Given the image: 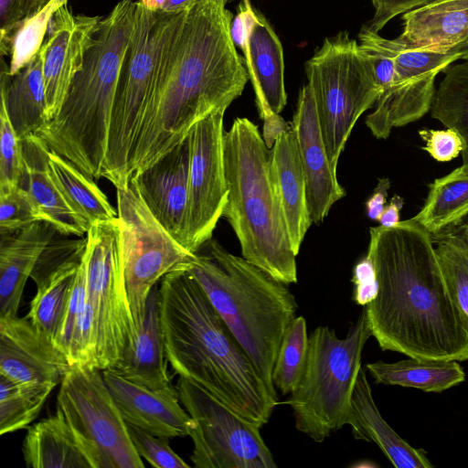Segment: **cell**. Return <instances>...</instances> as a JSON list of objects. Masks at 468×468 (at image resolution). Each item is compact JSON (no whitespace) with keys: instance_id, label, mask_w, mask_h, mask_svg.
<instances>
[{"instance_id":"obj_1","label":"cell","mask_w":468,"mask_h":468,"mask_svg":"<svg viewBox=\"0 0 468 468\" xmlns=\"http://www.w3.org/2000/svg\"><path fill=\"white\" fill-rule=\"evenodd\" d=\"M369 235L378 292L365 310L379 347L418 359L468 360V319L450 292L432 235L412 218L370 228Z\"/></svg>"},{"instance_id":"obj_2","label":"cell","mask_w":468,"mask_h":468,"mask_svg":"<svg viewBox=\"0 0 468 468\" xmlns=\"http://www.w3.org/2000/svg\"><path fill=\"white\" fill-rule=\"evenodd\" d=\"M227 0H195L170 37L158 85L131 162L132 176L184 141L193 126L227 110L249 80L231 36Z\"/></svg>"},{"instance_id":"obj_3","label":"cell","mask_w":468,"mask_h":468,"mask_svg":"<svg viewBox=\"0 0 468 468\" xmlns=\"http://www.w3.org/2000/svg\"><path fill=\"white\" fill-rule=\"evenodd\" d=\"M165 356L175 374L189 379L249 420L263 426L276 405L253 362L186 270L160 281Z\"/></svg>"},{"instance_id":"obj_4","label":"cell","mask_w":468,"mask_h":468,"mask_svg":"<svg viewBox=\"0 0 468 468\" xmlns=\"http://www.w3.org/2000/svg\"><path fill=\"white\" fill-rule=\"evenodd\" d=\"M136 1L101 20L58 113L37 133L50 150L92 178L102 176L117 85L134 27Z\"/></svg>"},{"instance_id":"obj_5","label":"cell","mask_w":468,"mask_h":468,"mask_svg":"<svg viewBox=\"0 0 468 468\" xmlns=\"http://www.w3.org/2000/svg\"><path fill=\"white\" fill-rule=\"evenodd\" d=\"M186 270L242 346L270 391L272 371L288 324L296 317L287 284L210 239Z\"/></svg>"},{"instance_id":"obj_6","label":"cell","mask_w":468,"mask_h":468,"mask_svg":"<svg viewBox=\"0 0 468 468\" xmlns=\"http://www.w3.org/2000/svg\"><path fill=\"white\" fill-rule=\"evenodd\" d=\"M224 158L229 193L223 217L242 257L284 284L297 282V255L271 177V148L248 118H236L225 133Z\"/></svg>"},{"instance_id":"obj_7","label":"cell","mask_w":468,"mask_h":468,"mask_svg":"<svg viewBox=\"0 0 468 468\" xmlns=\"http://www.w3.org/2000/svg\"><path fill=\"white\" fill-rule=\"evenodd\" d=\"M186 10L162 12L136 1L134 27L117 85L102 176L115 188L131 181L133 153L154 96L166 45Z\"/></svg>"},{"instance_id":"obj_8","label":"cell","mask_w":468,"mask_h":468,"mask_svg":"<svg viewBox=\"0 0 468 468\" xmlns=\"http://www.w3.org/2000/svg\"><path fill=\"white\" fill-rule=\"evenodd\" d=\"M370 336L365 307L346 337L338 338L328 326L316 327L309 336L302 378L283 403L291 406L296 429L314 441L350 426L352 392Z\"/></svg>"},{"instance_id":"obj_9","label":"cell","mask_w":468,"mask_h":468,"mask_svg":"<svg viewBox=\"0 0 468 468\" xmlns=\"http://www.w3.org/2000/svg\"><path fill=\"white\" fill-rule=\"evenodd\" d=\"M305 73L328 159L336 168L355 124L383 90L347 31L326 37L305 62Z\"/></svg>"},{"instance_id":"obj_10","label":"cell","mask_w":468,"mask_h":468,"mask_svg":"<svg viewBox=\"0 0 468 468\" xmlns=\"http://www.w3.org/2000/svg\"><path fill=\"white\" fill-rule=\"evenodd\" d=\"M86 238V297L91 317L93 367L116 368L137 337L118 218L92 225Z\"/></svg>"},{"instance_id":"obj_11","label":"cell","mask_w":468,"mask_h":468,"mask_svg":"<svg viewBox=\"0 0 468 468\" xmlns=\"http://www.w3.org/2000/svg\"><path fill=\"white\" fill-rule=\"evenodd\" d=\"M116 197L126 287L138 332L153 287L166 274L187 270L196 253L159 222L132 179L116 188Z\"/></svg>"},{"instance_id":"obj_12","label":"cell","mask_w":468,"mask_h":468,"mask_svg":"<svg viewBox=\"0 0 468 468\" xmlns=\"http://www.w3.org/2000/svg\"><path fill=\"white\" fill-rule=\"evenodd\" d=\"M179 399L193 420L191 461L197 468H275L259 424L242 417L197 383L179 377Z\"/></svg>"},{"instance_id":"obj_13","label":"cell","mask_w":468,"mask_h":468,"mask_svg":"<svg viewBox=\"0 0 468 468\" xmlns=\"http://www.w3.org/2000/svg\"><path fill=\"white\" fill-rule=\"evenodd\" d=\"M57 408L95 445L108 468L144 467L101 369L70 366L60 382Z\"/></svg>"},{"instance_id":"obj_14","label":"cell","mask_w":468,"mask_h":468,"mask_svg":"<svg viewBox=\"0 0 468 468\" xmlns=\"http://www.w3.org/2000/svg\"><path fill=\"white\" fill-rule=\"evenodd\" d=\"M217 110L193 126L189 144L188 201L184 246L196 253L212 239L228 202L224 114Z\"/></svg>"},{"instance_id":"obj_15","label":"cell","mask_w":468,"mask_h":468,"mask_svg":"<svg viewBox=\"0 0 468 468\" xmlns=\"http://www.w3.org/2000/svg\"><path fill=\"white\" fill-rule=\"evenodd\" d=\"M231 36L242 51L254 92L259 116L267 123L286 105L282 47L271 26L247 0L231 24Z\"/></svg>"},{"instance_id":"obj_16","label":"cell","mask_w":468,"mask_h":468,"mask_svg":"<svg viewBox=\"0 0 468 468\" xmlns=\"http://www.w3.org/2000/svg\"><path fill=\"white\" fill-rule=\"evenodd\" d=\"M101 19L102 16L74 15L67 4L52 16L48 37L39 50L48 122L61 109Z\"/></svg>"},{"instance_id":"obj_17","label":"cell","mask_w":468,"mask_h":468,"mask_svg":"<svg viewBox=\"0 0 468 468\" xmlns=\"http://www.w3.org/2000/svg\"><path fill=\"white\" fill-rule=\"evenodd\" d=\"M292 127L295 133L303 168L309 215L320 224L329 210L346 196L326 153L315 103L308 84L299 92Z\"/></svg>"},{"instance_id":"obj_18","label":"cell","mask_w":468,"mask_h":468,"mask_svg":"<svg viewBox=\"0 0 468 468\" xmlns=\"http://www.w3.org/2000/svg\"><path fill=\"white\" fill-rule=\"evenodd\" d=\"M70 364L28 317H0V374L21 383L61 382Z\"/></svg>"},{"instance_id":"obj_19","label":"cell","mask_w":468,"mask_h":468,"mask_svg":"<svg viewBox=\"0 0 468 468\" xmlns=\"http://www.w3.org/2000/svg\"><path fill=\"white\" fill-rule=\"evenodd\" d=\"M103 378L127 424L167 438L189 436L194 422L173 390L152 389L119 374L101 370Z\"/></svg>"},{"instance_id":"obj_20","label":"cell","mask_w":468,"mask_h":468,"mask_svg":"<svg viewBox=\"0 0 468 468\" xmlns=\"http://www.w3.org/2000/svg\"><path fill=\"white\" fill-rule=\"evenodd\" d=\"M188 169L189 144L186 137L154 164L131 178L151 212L183 246L188 201Z\"/></svg>"},{"instance_id":"obj_21","label":"cell","mask_w":468,"mask_h":468,"mask_svg":"<svg viewBox=\"0 0 468 468\" xmlns=\"http://www.w3.org/2000/svg\"><path fill=\"white\" fill-rule=\"evenodd\" d=\"M22 452L28 468H108L95 445L58 408L27 428Z\"/></svg>"},{"instance_id":"obj_22","label":"cell","mask_w":468,"mask_h":468,"mask_svg":"<svg viewBox=\"0 0 468 468\" xmlns=\"http://www.w3.org/2000/svg\"><path fill=\"white\" fill-rule=\"evenodd\" d=\"M270 170L292 249L298 255L313 222L308 210L306 183L298 142L292 126L276 136L271 148Z\"/></svg>"},{"instance_id":"obj_23","label":"cell","mask_w":468,"mask_h":468,"mask_svg":"<svg viewBox=\"0 0 468 468\" xmlns=\"http://www.w3.org/2000/svg\"><path fill=\"white\" fill-rule=\"evenodd\" d=\"M24 176L19 184L29 194L42 220L51 224L58 234L81 237L88 229L71 210L53 180L48 165L50 148L37 133L21 139Z\"/></svg>"},{"instance_id":"obj_24","label":"cell","mask_w":468,"mask_h":468,"mask_svg":"<svg viewBox=\"0 0 468 468\" xmlns=\"http://www.w3.org/2000/svg\"><path fill=\"white\" fill-rule=\"evenodd\" d=\"M58 233L45 220H38L0 242V317L17 315L26 282L46 246Z\"/></svg>"},{"instance_id":"obj_25","label":"cell","mask_w":468,"mask_h":468,"mask_svg":"<svg viewBox=\"0 0 468 468\" xmlns=\"http://www.w3.org/2000/svg\"><path fill=\"white\" fill-rule=\"evenodd\" d=\"M354 437L376 443L397 468H431L433 464L423 450L404 441L381 416L372 395L365 368L361 367L354 385L352 398Z\"/></svg>"},{"instance_id":"obj_26","label":"cell","mask_w":468,"mask_h":468,"mask_svg":"<svg viewBox=\"0 0 468 468\" xmlns=\"http://www.w3.org/2000/svg\"><path fill=\"white\" fill-rule=\"evenodd\" d=\"M160 320L159 287L151 290L133 346L115 369L127 379L152 389H176L167 368Z\"/></svg>"},{"instance_id":"obj_27","label":"cell","mask_w":468,"mask_h":468,"mask_svg":"<svg viewBox=\"0 0 468 468\" xmlns=\"http://www.w3.org/2000/svg\"><path fill=\"white\" fill-rule=\"evenodd\" d=\"M395 38L412 48H451L468 42V0H433L402 16Z\"/></svg>"},{"instance_id":"obj_28","label":"cell","mask_w":468,"mask_h":468,"mask_svg":"<svg viewBox=\"0 0 468 468\" xmlns=\"http://www.w3.org/2000/svg\"><path fill=\"white\" fill-rule=\"evenodd\" d=\"M1 105L19 139L37 133L48 122L39 52L13 75L2 58Z\"/></svg>"},{"instance_id":"obj_29","label":"cell","mask_w":468,"mask_h":468,"mask_svg":"<svg viewBox=\"0 0 468 468\" xmlns=\"http://www.w3.org/2000/svg\"><path fill=\"white\" fill-rule=\"evenodd\" d=\"M48 165L66 202L88 229L92 225L118 218L116 210L93 178L72 162L50 150Z\"/></svg>"},{"instance_id":"obj_30","label":"cell","mask_w":468,"mask_h":468,"mask_svg":"<svg viewBox=\"0 0 468 468\" xmlns=\"http://www.w3.org/2000/svg\"><path fill=\"white\" fill-rule=\"evenodd\" d=\"M367 370L375 383L412 388L425 392H441L465 379L458 361L410 357L394 363H367Z\"/></svg>"},{"instance_id":"obj_31","label":"cell","mask_w":468,"mask_h":468,"mask_svg":"<svg viewBox=\"0 0 468 468\" xmlns=\"http://www.w3.org/2000/svg\"><path fill=\"white\" fill-rule=\"evenodd\" d=\"M468 217V171L463 165L429 185L427 198L412 219L432 236L460 225Z\"/></svg>"},{"instance_id":"obj_32","label":"cell","mask_w":468,"mask_h":468,"mask_svg":"<svg viewBox=\"0 0 468 468\" xmlns=\"http://www.w3.org/2000/svg\"><path fill=\"white\" fill-rule=\"evenodd\" d=\"M80 261L63 265L37 287L27 314L33 325L57 346Z\"/></svg>"},{"instance_id":"obj_33","label":"cell","mask_w":468,"mask_h":468,"mask_svg":"<svg viewBox=\"0 0 468 468\" xmlns=\"http://www.w3.org/2000/svg\"><path fill=\"white\" fill-rule=\"evenodd\" d=\"M442 71L445 75L435 91L431 116L462 136V165L468 171V60Z\"/></svg>"},{"instance_id":"obj_34","label":"cell","mask_w":468,"mask_h":468,"mask_svg":"<svg viewBox=\"0 0 468 468\" xmlns=\"http://www.w3.org/2000/svg\"><path fill=\"white\" fill-rule=\"evenodd\" d=\"M378 40L395 61L396 77L392 88L407 85L431 74H438L451 63L462 58L468 49V42L451 48H426L407 47L396 39H387L378 34Z\"/></svg>"},{"instance_id":"obj_35","label":"cell","mask_w":468,"mask_h":468,"mask_svg":"<svg viewBox=\"0 0 468 468\" xmlns=\"http://www.w3.org/2000/svg\"><path fill=\"white\" fill-rule=\"evenodd\" d=\"M56 386L53 382L21 383L0 374V434L31 426Z\"/></svg>"},{"instance_id":"obj_36","label":"cell","mask_w":468,"mask_h":468,"mask_svg":"<svg viewBox=\"0 0 468 468\" xmlns=\"http://www.w3.org/2000/svg\"><path fill=\"white\" fill-rule=\"evenodd\" d=\"M309 336L303 316H296L287 326L272 371L275 388L291 394L299 383L307 358Z\"/></svg>"},{"instance_id":"obj_37","label":"cell","mask_w":468,"mask_h":468,"mask_svg":"<svg viewBox=\"0 0 468 468\" xmlns=\"http://www.w3.org/2000/svg\"><path fill=\"white\" fill-rule=\"evenodd\" d=\"M67 3L68 0H48L37 14L17 27L12 36L9 48L8 71L11 75L21 69L39 52L52 16Z\"/></svg>"},{"instance_id":"obj_38","label":"cell","mask_w":468,"mask_h":468,"mask_svg":"<svg viewBox=\"0 0 468 468\" xmlns=\"http://www.w3.org/2000/svg\"><path fill=\"white\" fill-rule=\"evenodd\" d=\"M440 265L450 292L468 319V259L441 236H432Z\"/></svg>"},{"instance_id":"obj_39","label":"cell","mask_w":468,"mask_h":468,"mask_svg":"<svg viewBox=\"0 0 468 468\" xmlns=\"http://www.w3.org/2000/svg\"><path fill=\"white\" fill-rule=\"evenodd\" d=\"M42 220L29 194L18 186L0 187V235L15 233Z\"/></svg>"},{"instance_id":"obj_40","label":"cell","mask_w":468,"mask_h":468,"mask_svg":"<svg viewBox=\"0 0 468 468\" xmlns=\"http://www.w3.org/2000/svg\"><path fill=\"white\" fill-rule=\"evenodd\" d=\"M86 245V237L72 239L55 235L44 249L30 275L37 288L63 265L81 261Z\"/></svg>"},{"instance_id":"obj_41","label":"cell","mask_w":468,"mask_h":468,"mask_svg":"<svg viewBox=\"0 0 468 468\" xmlns=\"http://www.w3.org/2000/svg\"><path fill=\"white\" fill-rule=\"evenodd\" d=\"M24 176L21 139L3 105L0 106V187L18 186Z\"/></svg>"},{"instance_id":"obj_42","label":"cell","mask_w":468,"mask_h":468,"mask_svg":"<svg viewBox=\"0 0 468 468\" xmlns=\"http://www.w3.org/2000/svg\"><path fill=\"white\" fill-rule=\"evenodd\" d=\"M128 425L133 443L142 459L157 468H189L169 445L167 437L157 436L138 427Z\"/></svg>"},{"instance_id":"obj_43","label":"cell","mask_w":468,"mask_h":468,"mask_svg":"<svg viewBox=\"0 0 468 468\" xmlns=\"http://www.w3.org/2000/svg\"><path fill=\"white\" fill-rule=\"evenodd\" d=\"M48 0H0V54L9 56L10 41L17 27L37 14Z\"/></svg>"},{"instance_id":"obj_44","label":"cell","mask_w":468,"mask_h":468,"mask_svg":"<svg viewBox=\"0 0 468 468\" xmlns=\"http://www.w3.org/2000/svg\"><path fill=\"white\" fill-rule=\"evenodd\" d=\"M419 135L426 143L424 151L439 162H449L463 150L464 143L457 131L452 128L433 130L423 128Z\"/></svg>"},{"instance_id":"obj_45","label":"cell","mask_w":468,"mask_h":468,"mask_svg":"<svg viewBox=\"0 0 468 468\" xmlns=\"http://www.w3.org/2000/svg\"><path fill=\"white\" fill-rule=\"evenodd\" d=\"M352 282L355 285L354 301L363 307L370 303L378 295V282L372 257L367 255L353 269Z\"/></svg>"},{"instance_id":"obj_46","label":"cell","mask_w":468,"mask_h":468,"mask_svg":"<svg viewBox=\"0 0 468 468\" xmlns=\"http://www.w3.org/2000/svg\"><path fill=\"white\" fill-rule=\"evenodd\" d=\"M375 8L373 18L367 27L378 33L384 26L398 15L426 5L433 0H371Z\"/></svg>"},{"instance_id":"obj_47","label":"cell","mask_w":468,"mask_h":468,"mask_svg":"<svg viewBox=\"0 0 468 468\" xmlns=\"http://www.w3.org/2000/svg\"><path fill=\"white\" fill-rule=\"evenodd\" d=\"M390 181L387 177L378 179L372 195L366 202L367 216L372 220H378L386 206Z\"/></svg>"},{"instance_id":"obj_48","label":"cell","mask_w":468,"mask_h":468,"mask_svg":"<svg viewBox=\"0 0 468 468\" xmlns=\"http://www.w3.org/2000/svg\"><path fill=\"white\" fill-rule=\"evenodd\" d=\"M459 249L468 259V217L458 226L438 234Z\"/></svg>"},{"instance_id":"obj_49","label":"cell","mask_w":468,"mask_h":468,"mask_svg":"<svg viewBox=\"0 0 468 468\" xmlns=\"http://www.w3.org/2000/svg\"><path fill=\"white\" fill-rule=\"evenodd\" d=\"M404 205V199L400 196L395 194L388 204L384 207L381 213L378 222L380 226L385 228H391L396 226L399 222L400 210Z\"/></svg>"},{"instance_id":"obj_50","label":"cell","mask_w":468,"mask_h":468,"mask_svg":"<svg viewBox=\"0 0 468 468\" xmlns=\"http://www.w3.org/2000/svg\"><path fill=\"white\" fill-rule=\"evenodd\" d=\"M146 6L162 12H179L187 9L195 0H140Z\"/></svg>"},{"instance_id":"obj_51","label":"cell","mask_w":468,"mask_h":468,"mask_svg":"<svg viewBox=\"0 0 468 468\" xmlns=\"http://www.w3.org/2000/svg\"><path fill=\"white\" fill-rule=\"evenodd\" d=\"M463 58V59H464V60H468V49H467V51L465 52V54L463 56V58Z\"/></svg>"}]
</instances>
